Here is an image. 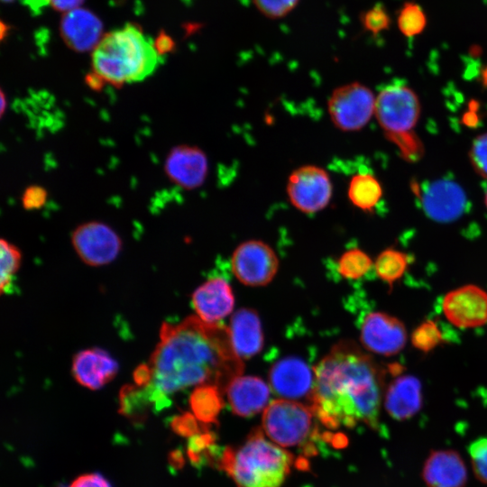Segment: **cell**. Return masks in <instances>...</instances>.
<instances>
[{"label":"cell","instance_id":"6da1fadb","mask_svg":"<svg viewBox=\"0 0 487 487\" xmlns=\"http://www.w3.org/2000/svg\"><path fill=\"white\" fill-rule=\"evenodd\" d=\"M150 364L151 384L166 395L201 384H214L224 392L244 371L227 327L193 316L177 325L161 326Z\"/></svg>","mask_w":487,"mask_h":487},{"label":"cell","instance_id":"7a4b0ae2","mask_svg":"<svg viewBox=\"0 0 487 487\" xmlns=\"http://www.w3.org/2000/svg\"><path fill=\"white\" fill-rule=\"evenodd\" d=\"M313 370L310 408L325 427L378 426L387 371L368 354L353 342L340 341Z\"/></svg>","mask_w":487,"mask_h":487},{"label":"cell","instance_id":"3957f363","mask_svg":"<svg viewBox=\"0 0 487 487\" xmlns=\"http://www.w3.org/2000/svg\"><path fill=\"white\" fill-rule=\"evenodd\" d=\"M162 60L154 41L133 23L105 34L92 53L93 71L115 87L142 81Z\"/></svg>","mask_w":487,"mask_h":487},{"label":"cell","instance_id":"277c9868","mask_svg":"<svg viewBox=\"0 0 487 487\" xmlns=\"http://www.w3.org/2000/svg\"><path fill=\"white\" fill-rule=\"evenodd\" d=\"M293 462L292 455L255 429L237 448H225L220 467L237 487H280Z\"/></svg>","mask_w":487,"mask_h":487},{"label":"cell","instance_id":"5b68a950","mask_svg":"<svg viewBox=\"0 0 487 487\" xmlns=\"http://www.w3.org/2000/svg\"><path fill=\"white\" fill-rule=\"evenodd\" d=\"M374 113L386 136L399 147L404 158L417 161L423 147L413 132L420 115L416 93L406 86H389L377 96Z\"/></svg>","mask_w":487,"mask_h":487},{"label":"cell","instance_id":"8992f818","mask_svg":"<svg viewBox=\"0 0 487 487\" xmlns=\"http://www.w3.org/2000/svg\"><path fill=\"white\" fill-rule=\"evenodd\" d=\"M312 409L299 401L280 399L263 411L262 427L271 441L284 447L303 446L316 433Z\"/></svg>","mask_w":487,"mask_h":487},{"label":"cell","instance_id":"52a82bcc","mask_svg":"<svg viewBox=\"0 0 487 487\" xmlns=\"http://www.w3.org/2000/svg\"><path fill=\"white\" fill-rule=\"evenodd\" d=\"M375 101L372 92L364 85L352 82L335 88L327 102L334 125L345 132L362 129L370 121Z\"/></svg>","mask_w":487,"mask_h":487},{"label":"cell","instance_id":"ba28073f","mask_svg":"<svg viewBox=\"0 0 487 487\" xmlns=\"http://www.w3.org/2000/svg\"><path fill=\"white\" fill-rule=\"evenodd\" d=\"M286 189L292 206L306 214H313L326 207L333 190L328 173L315 165H305L293 170L288 179Z\"/></svg>","mask_w":487,"mask_h":487},{"label":"cell","instance_id":"9c48e42d","mask_svg":"<svg viewBox=\"0 0 487 487\" xmlns=\"http://www.w3.org/2000/svg\"><path fill=\"white\" fill-rule=\"evenodd\" d=\"M232 271L236 279L247 286H264L276 275L279 260L267 244L250 240L234 250L231 260Z\"/></svg>","mask_w":487,"mask_h":487},{"label":"cell","instance_id":"30bf717a","mask_svg":"<svg viewBox=\"0 0 487 487\" xmlns=\"http://www.w3.org/2000/svg\"><path fill=\"white\" fill-rule=\"evenodd\" d=\"M72 244L85 263L102 266L115 259L121 251L122 240L109 225L91 221L73 231Z\"/></svg>","mask_w":487,"mask_h":487},{"label":"cell","instance_id":"8fae6325","mask_svg":"<svg viewBox=\"0 0 487 487\" xmlns=\"http://www.w3.org/2000/svg\"><path fill=\"white\" fill-rule=\"evenodd\" d=\"M314 370L301 359L286 357L275 363L269 372L271 390L281 399L306 400L310 407L314 391Z\"/></svg>","mask_w":487,"mask_h":487},{"label":"cell","instance_id":"7c38bea8","mask_svg":"<svg viewBox=\"0 0 487 487\" xmlns=\"http://www.w3.org/2000/svg\"><path fill=\"white\" fill-rule=\"evenodd\" d=\"M360 335L365 349L386 356L398 354L407 341L402 322L382 312H372L364 317Z\"/></svg>","mask_w":487,"mask_h":487},{"label":"cell","instance_id":"4fadbf2b","mask_svg":"<svg viewBox=\"0 0 487 487\" xmlns=\"http://www.w3.org/2000/svg\"><path fill=\"white\" fill-rule=\"evenodd\" d=\"M442 309L457 327L481 326L487 323V293L474 285L460 287L446 295Z\"/></svg>","mask_w":487,"mask_h":487},{"label":"cell","instance_id":"5bb4252c","mask_svg":"<svg viewBox=\"0 0 487 487\" xmlns=\"http://www.w3.org/2000/svg\"><path fill=\"white\" fill-rule=\"evenodd\" d=\"M164 170L174 184L185 189H194L205 182L208 172V161L200 148L179 145L168 153Z\"/></svg>","mask_w":487,"mask_h":487},{"label":"cell","instance_id":"9a60e30c","mask_svg":"<svg viewBox=\"0 0 487 487\" xmlns=\"http://www.w3.org/2000/svg\"><path fill=\"white\" fill-rule=\"evenodd\" d=\"M420 202L431 219L450 222L462 215L467 199L457 183L449 179H438L428 183L421 191Z\"/></svg>","mask_w":487,"mask_h":487},{"label":"cell","instance_id":"2e32d148","mask_svg":"<svg viewBox=\"0 0 487 487\" xmlns=\"http://www.w3.org/2000/svg\"><path fill=\"white\" fill-rule=\"evenodd\" d=\"M103 25L91 11L77 8L63 14L60 23V34L65 44L77 52L93 50L100 42Z\"/></svg>","mask_w":487,"mask_h":487},{"label":"cell","instance_id":"e0dca14e","mask_svg":"<svg viewBox=\"0 0 487 487\" xmlns=\"http://www.w3.org/2000/svg\"><path fill=\"white\" fill-rule=\"evenodd\" d=\"M192 304L199 319L208 324H218L233 311L234 297L228 282L216 277L196 289L192 294Z\"/></svg>","mask_w":487,"mask_h":487},{"label":"cell","instance_id":"ac0fdd59","mask_svg":"<svg viewBox=\"0 0 487 487\" xmlns=\"http://www.w3.org/2000/svg\"><path fill=\"white\" fill-rule=\"evenodd\" d=\"M117 371V362L106 351L99 348L82 350L72 361L74 379L90 390L106 385L114 379Z\"/></svg>","mask_w":487,"mask_h":487},{"label":"cell","instance_id":"d6986e66","mask_svg":"<svg viewBox=\"0 0 487 487\" xmlns=\"http://www.w3.org/2000/svg\"><path fill=\"white\" fill-rule=\"evenodd\" d=\"M232 411L241 417H252L267 408L271 390L256 376H237L225 388Z\"/></svg>","mask_w":487,"mask_h":487},{"label":"cell","instance_id":"ffe728a7","mask_svg":"<svg viewBox=\"0 0 487 487\" xmlns=\"http://www.w3.org/2000/svg\"><path fill=\"white\" fill-rule=\"evenodd\" d=\"M422 477L427 487H464L467 469L457 452L437 450L426 459Z\"/></svg>","mask_w":487,"mask_h":487},{"label":"cell","instance_id":"44dd1931","mask_svg":"<svg viewBox=\"0 0 487 487\" xmlns=\"http://www.w3.org/2000/svg\"><path fill=\"white\" fill-rule=\"evenodd\" d=\"M233 347L241 359H249L263 347L264 337L257 312L249 308L235 311L227 327Z\"/></svg>","mask_w":487,"mask_h":487},{"label":"cell","instance_id":"7402d4cb","mask_svg":"<svg viewBox=\"0 0 487 487\" xmlns=\"http://www.w3.org/2000/svg\"><path fill=\"white\" fill-rule=\"evenodd\" d=\"M384 393L385 409L395 419H408L421 407V385L414 376L395 377Z\"/></svg>","mask_w":487,"mask_h":487},{"label":"cell","instance_id":"603a6c76","mask_svg":"<svg viewBox=\"0 0 487 487\" xmlns=\"http://www.w3.org/2000/svg\"><path fill=\"white\" fill-rule=\"evenodd\" d=\"M156 408L153 391L150 385H124L119 392L118 412L133 422H143L150 409Z\"/></svg>","mask_w":487,"mask_h":487},{"label":"cell","instance_id":"cb8c5ba5","mask_svg":"<svg viewBox=\"0 0 487 487\" xmlns=\"http://www.w3.org/2000/svg\"><path fill=\"white\" fill-rule=\"evenodd\" d=\"M222 390L214 384L197 386L189 397L193 415L203 424L214 423L223 408Z\"/></svg>","mask_w":487,"mask_h":487},{"label":"cell","instance_id":"d4e9b609","mask_svg":"<svg viewBox=\"0 0 487 487\" xmlns=\"http://www.w3.org/2000/svg\"><path fill=\"white\" fill-rule=\"evenodd\" d=\"M381 196V186L372 175L359 173L352 177L348 188V198L358 208L366 212L372 211Z\"/></svg>","mask_w":487,"mask_h":487},{"label":"cell","instance_id":"484cf974","mask_svg":"<svg viewBox=\"0 0 487 487\" xmlns=\"http://www.w3.org/2000/svg\"><path fill=\"white\" fill-rule=\"evenodd\" d=\"M407 266V255L394 249L381 253L374 264L377 276L391 286L402 277Z\"/></svg>","mask_w":487,"mask_h":487},{"label":"cell","instance_id":"4316f807","mask_svg":"<svg viewBox=\"0 0 487 487\" xmlns=\"http://www.w3.org/2000/svg\"><path fill=\"white\" fill-rule=\"evenodd\" d=\"M427 25V17L423 9L416 3L407 2L398 15V26L400 32L407 37L421 33Z\"/></svg>","mask_w":487,"mask_h":487},{"label":"cell","instance_id":"83f0119b","mask_svg":"<svg viewBox=\"0 0 487 487\" xmlns=\"http://www.w3.org/2000/svg\"><path fill=\"white\" fill-rule=\"evenodd\" d=\"M1 293L8 292L12 286V281L14 274L17 272L20 264L22 254L20 250L13 244L1 240Z\"/></svg>","mask_w":487,"mask_h":487},{"label":"cell","instance_id":"f1b7e54d","mask_svg":"<svg viewBox=\"0 0 487 487\" xmlns=\"http://www.w3.org/2000/svg\"><path fill=\"white\" fill-rule=\"evenodd\" d=\"M372 264L371 258L364 252L351 249L340 257L338 271L344 278L356 280L367 273Z\"/></svg>","mask_w":487,"mask_h":487},{"label":"cell","instance_id":"f546056e","mask_svg":"<svg viewBox=\"0 0 487 487\" xmlns=\"http://www.w3.org/2000/svg\"><path fill=\"white\" fill-rule=\"evenodd\" d=\"M215 436L210 432H200L189 437L188 455L190 461L197 464L204 460H209L214 455Z\"/></svg>","mask_w":487,"mask_h":487},{"label":"cell","instance_id":"4dcf8cb0","mask_svg":"<svg viewBox=\"0 0 487 487\" xmlns=\"http://www.w3.org/2000/svg\"><path fill=\"white\" fill-rule=\"evenodd\" d=\"M442 340L439 327L433 321H425L413 332L411 342L413 345L423 352L435 348Z\"/></svg>","mask_w":487,"mask_h":487},{"label":"cell","instance_id":"1f68e13d","mask_svg":"<svg viewBox=\"0 0 487 487\" xmlns=\"http://www.w3.org/2000/svg\"><path fill=\"white\" fill-rule=\"evenodd\" d=\"M468 453L475 476L487 484V435L473 440Z\"/></svg>","mask_w":487,"mask_h":487},{"label":"cell","instance_id":"d6a6232c","mask_svg":"<svg viewBox=\"0 0 487 487\" xmlns=\"http://www.w3.org/2000/svg\"><path fill=\"white\" fill-rule=\"evenodd\" d=\"M363 28L372 34H378L390 27L391 18L381 4H377L361 14Z\"/></svg>","mask_w":487,"mask_h":487},{"label":"cell","instance_id":"836d02e7","mask_svg":"<svg viewBox=\"0 0 487 487\" xmlns=\"http://www.w3.org/2000/svg\"><path fill=\"white\" fill-rule=\"evenodd\" d=\"M257 10L264 16L278 19L286 16L299 0H253Z\"/></svg>","mask_w":487,"mask_h":487},{"label":"cell","instance_id":"e575fe53","mask_svg":"<svg viewBox=\"0 0 487 487\" xmlns=\"http://www.w3.org/2000/svg\"><path fill=\"white\" fill-rule=\"evenodd\" d=\"M470 161L474 170L487 179V133L477 136L469 152Z\"/></svg>","mask_w":487,"mask_h":487},{"label":"cell","instance_id":"d590c367","mask_svg":"<svg viewBox=\"0 0 487 487\" xmlns=\"http://www.w3.org/2000/svg\"><path fill=\"white\" fill-rule=\"evenodd\" d=\"M198 419L188 412L175 416L170 422L171 429L179 436L191 437L201 432Z\"/></svg>","mask_w":487,"mask_h":487},{"label":"cell","instance_id":"8d00e7d4","mask_svg":"<svg viewBox=\"0 0 487 487\" xmlns=\"http://www.w3.org/2000/svg\"><path fill=\"white\" fill-rule=\"evenodd\" d=\"M47 200V191L41 186L32 185L28 187L23 196L22 204L27 210L41 208Z\"/></svg>","mask_w":487,"mask_h":487},{"label":"cell","instance_id":"74e56055","mask_svg":"<svg viewBox=\"0 0 487 487\" xmlns=\"http://www.w3.org/2000/svg\"><path fill=\"white\" fill-rule=\"evenodd\" d=\"M69 487H111L100 473H86L77 477Z\"/></svg>","mask_w":487,"mask_h":487},{"label":"cell","instance_id":"f35d334b","mask_svg":"<svg viewBox=\"0 0 487 487\" xmlns=\"http://www.w3.org/2000/svg\"><path fill=\"white\" fill-rule=\"evenodd\" d=\"M134 384L139 387H147L153 379V371L150 363H142L136 367L133 373Z\"/></svg>","mask_w":487,"mask_h":487},{"label":"cell","instance_id":"ab89813d","mask_svg":"<svg viewBox=\"0 0 487 487\" xmlns=\"http://www.w3.org/2000/svg\"><path fill=\"white\" fill-rule=\"evenodd\" d=\"M51 6L63 14L79 8L85 0H48Z\"/></svg>","mask_w":487,"mask_h":487},{"label":"cell","instance_id":"60d3db41","mask_svg":"<svg viewBox=\"0 0 487 487\" xmlns=\"http://www.w3.org/2000/svg\"><path fill=\"white\" fill-rule=\"evenodd\" d=\"M155 48L160 55H163L173 50V41L165 34H161L156 41H154Z\"/></svg>","mask_w":487,"mask_h":487},{"label":"cell","instance_id":"b9f144b4","mask_svg":"<svg viewBox=\"0 0 487 487\" xmlns=\"http://www.w3.org/2000/svg\"><path fill=\"white\" fill-rule=\"evenodd\" d=\"M87 84L94 90H99L102 88L104 83H106L96 73L87 74L86 77Z\"/></svg>","mask_w":487,"mask_h":487},{"label":"cell","instance_id":"7bdbcfd3","mask_svg":"<svg viewBox=\"0 0 487 487\" xmlns=\"http://www.w3.org/2000/svg\"><path fill=\"white\" fill-rule=\"evenodd\" d=\"M169 463L175 469H179L184 464V458L180 451L174 450L169 455Z\"/></svg>","mask_w":487,"mask_h":487},{"label":"cell","instance_id":"ee69618b","mask_svg":"<svg viewBox=\"0 0 487 487\" xmlns=\"http://www.w3.org/2000/svg\"><path fill=\"white\" fill-rule=\"evenodd\" d=\"M5 107H6L5 96V94H4L3 90H1V115H4V113L5 111Z\"/></svg>","mask_w":487,"mask_h":487},{"label":"cell","instance_id":"f6af8a7d","mask_svg":"<svg viewBox=\"0 0 487 487\" xmlns=\"http://www.w3.org/2000/svg\"><path fill=\"white\" fill-rule=\"evenodd\" d=\"M482 82L485 87H487V66L483 69L482 72Z\"/></svg>","mask_w":487,"mask_h":487},{"label":"cell","instance_id":"bcb514c9","mask_svg":"<svg viewBox=\"0 0 487 487\" xmlns=\"http://www.w3.org/2000/svg\"><path fill=\"white\" fill-rule=\"evenodd\" d=\"M484 200H485V205L487 207V189H486V192H485Z\"/></svg>","mask_w":487,"mask_h":487},{"label":"cell","instance_id":"7dc6e473","mask_svg":"<svg viewBox=\"0 0 487 487\" xmlns=\"http://www.w3.org/2000/svg\"><path fill=\"white\" fill-rule=\"evenodd\" d=\"M4 3H11L13 2L14 0H2Z\"/></svg>","mask_w":487,"mask_h":487}]
</instances>
